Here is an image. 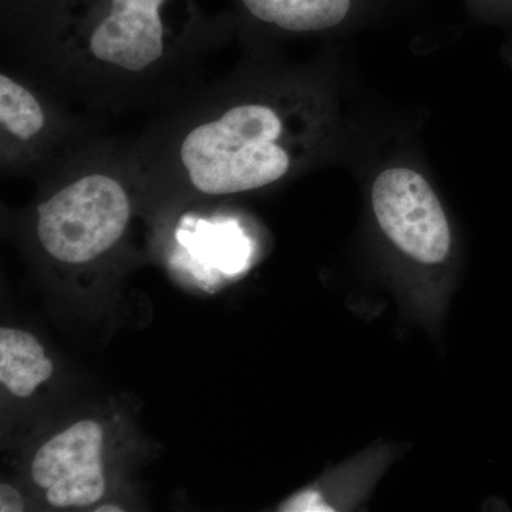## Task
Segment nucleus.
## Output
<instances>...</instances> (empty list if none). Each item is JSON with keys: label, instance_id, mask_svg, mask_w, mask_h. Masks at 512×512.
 I'll return each mask as SVG.
<instances>
[{"label": "nucleus", "instance_id": "nucleus-1", "mask_svg": "<svg viewBox=\"0 0 512 512\" xmlns=\"http://www.w3.org/2000/svg\"><path fill=\"white\" fill-rule=\"evenodd\" d=\"M2 32L15 67L93 113L171 109L204 87L211 49L239 37L232 10L197 0H2Z\"/></svg>", "mask_w": 512, "mask_h": 512}, {"label": "nucleus", "instance_id": "nucleus-2", "mask_svg": "<svg viewBox=\"0 0 512 512\" xmlns=\"http://www.w3.org/2000/svg\"><path fill=\"white\" fill-rule=\"evenodd\" d=\"M322 73L254 63L163 111L130 143L144 178L183 181L204 197L272 187L322 163L342 133Z\"/></svg>", "mask_w": 512, "mask_h": 512}, {"label": "nucleus", "instance_id": "nucleus-3", "mask_svg": "<svg viewBox=\"0 0 512 512\" xmlns=\"http://www.w3.org/2000/svg\"><path fill=\"white\" fill-rule=\"evenodd\" d=\"M56 165L63 180L37 205V241L60 264H89L126 234L136 160L130 143L94 137Z\"/></svg>", "mask_w": 512, "mask_h": 512}, {"label": "nucleus", "instance_id": "nucleus-4", "mask_svg": "<svg viewBox=\"0 0 512 512\" xmlns=\"http://www.w3.org/2000/svg\"><path fill=\"white\" fill-rule=\"evenodd\" d=\"M94 138L83 117L45 84L12 64L0 72V163L3 168H53Z\"/></svg>", "mask_w": 512, "mask_h": 512}, {"label": "nucleus", "instance_id": "nucleus-5", "mask_svg": "<svg viewBox=\"0 0 512 512\" xmlns=\"http://www.w3.org/2000/svg\"><path fill=\"white\" fill-rule=\"evenodd\" d=\"M380 165L370 183V207L383 237L416 264H444L453 235L429 178L407 158Z\"/></svg>", "mask_w": 512, "mask_h": 512}, {"label": "nucleus", "instance_id": "nucleus-6", "mask_svg": "<svg viewBox=\"0 0 512 512\" xmlns=\"http://www.w3.org/2000/svg\"><path fill=\"white\" fill-rule=\"evenodd\" d=\"M390 0H232L239 37L249 42L326 39L363 25Z\"/></svg>", "mask_w": 512, "mask_h": 512}, {"label": "nucleus", "instance_id": "nucleus-7", "mask_svg": "<svg viewBox=\"0 0 512 512\" xmlns=\"http://www.w3.org/2000/svg\"><path fill=\"white\" fill-rule=\"evenodd\" d=\"M101 448L100 424L93 420L79 421L39 448L32 464L33 481L47 490L100 468Z\"/></svg>", "mask_w": 512, "mask_h": 512}, {"label": "nucleus", "instance_id": "nucleus-8", "mask_svg": "<svg viewBox=\"0 0 512 512\" xmlns=\"http://www.w3.org/2000/svg\"><path fill=\"white\" fill-rule=\"evenodd\" d=\"M53 375L52 360L32 333L0 329V382L13 396L29 397Z\"/></svg>", "mask_w": 512, "mask_h": 512}, {"label": "nucleus", "instance_id": "nucleus-9", "mask_svg": "<svg viewBox=\"0 0 512 512\" xmlns=\"http://www.w3.org/2000/svg\"><path fill=\"white\" fill-rule=\"evenodd\" d=\"M106 490L103 470L94 468L83 476L74 478L67 483L47 488V501L53 507H87L96 504Z\"/></svg>", "mask_w": 512, "mask_h": 512}, {"label": "nucleus", "instance_id": "nucleus-10", "mask_svg": "<svg viewBox=\"0 0 512 512\" xmlns=\"http://www.w3.org/2000/svg\"><path fill=\"white\" fill-rule=\"evenodd\" d=\"M468 13L478 22L503 29L505 59L512 63V0H464Z\"/></svg>", "mask_w": 512, "mask_h": 512}, {"label": "nucleus", "instance_id": "nucleus-11", "mask_svg": "<svg viewBox=\"0 0 512 512\" xmlns=\"http://www.w3.org/2000/svg\"><path fill=\"white\" fill-rule=\"evenodd\" d=\"M285 507V511H335L333 508H329V505L326 504L325 501L320 498V495L316 493H303L301 495H296V497L289 501Z\"/></svg>", "mask_w": 512, "mask_h": 512}, {"label": "nucleus", "instance_id": "nucleus-12", "mask_svg": "<svg viewBox=\"0 0 512 512\" xmlns=\"http://www.w3.org/2000/svg\"><path fill=\"white\" fill-rule=\"evenodd\" d=\"M22 497L15 488L9 484L0 485V511L2 512H20L23 511Z\"/></svg>", "mask_w": 512, "mask_h": 512}, {"label": "nucleus", "instance_id": "nucleus-13", "mask_svg": "<svg viewBox=\"0 0 512 512\" xmlns=\"http://www.w3.org/2000/svg\"><path fill=\"white\" fill-rule=\"evenodd\" d=\"M97 512H121L120 507H116V505H104V507H99L96 510Z\"/></svg>", "mask_w": 512, "mask_h": 512}]
</instances>
